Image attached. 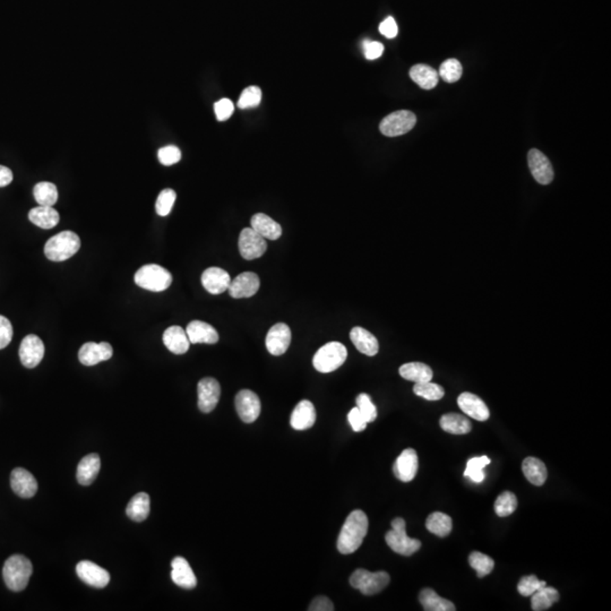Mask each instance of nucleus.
<instances>
[{"mask_svg":"<svg viewBox=\"0 0 611 611\" xmlns=\"http://www.w3.org/2000/svg\"><path fill=\"white\" fill-rule=\"evenodd\" d=\"M348 351L342 343L328 342L323 345L312 359V365L319 372H332L339 370L347 360Z\"/></svg>","mask_w":611,"mask_h":611,"instance_id":"423d86ee","label":"nucleus"},{"mask_svg":"<svg viewBox=\"0 0 611 611\" xmlns=\"http://www.w3.org/2000/svg\"><path fill=\"white\" fill-rule=\"evenodd\" d=\"M113 349L108 342H88L79 349V359L84 366H95L102 361L109 360Z\"/></svg>","mask_w":611,"mask_h":611,"instance_id":"dca6fc26","label":"nucleus"},{"mask_svg":"<svg viewBox=\"0 0 611 611\" xmlns=\"http://www.w3.org/2000/svg\"><path fill=\"white\" fill-rule=\"evenodd\" d=\"M176 191H173V189H171V188L164 189L159 194L158 198H157V203H155V211H157V213L160 216H167V215H169L171 209H173V204L176 202Z\"/></svg>","mask_w":611,"mask_h":611,"instance_id":"c03bdc74","label":"nucleus"},{"mask_svg":"<svg viewBox=\"0 0 611 611\" xmlns=\"http://www.w3.org/2000/svg\"><path fill=\"white\" fill-rule=\"evenodd\" d=\"M491 464V459L489 457H473V459H470L468 461V464H466V469L464 471V477H468V478L471 479L473 482H477V484H480V482H484V469L486 466H489Z\"/></svg>","mask_w":611,"mask_h":611,"instance_id":"58836bf2","label":"nucleus"},{"mask_svg":"<svg viewBox=\"0 0 611 611\" xmlns=\"http://www.w3.org/2000/svg\"><path fill=\"white\" fill-rule=\"evenodd\" d=\"M426 527L429 532L434 533L441 538H444L451 533L452 529H453V522L447 514H444L441 511H435L427 518Z\"/></svg>","mask_w":611,"mask_h":611,"instance_id":"c9c22d12","label":"nucleus"},{"mask_svg":"<svg viewBox=\"0 0 611 611\" xmlns=\"http://www.w3.org/2000/svg\"><path fill=\"white\" fill-rule=\"evenodd\" d=\"M417 124L415 113L408 110H399L386 116L379 124L381 134L388 137H397L408 133Z\"/></svg>","mask_w":611,"mask_h":611,"instance_id":"6e6552de","label":"nucleus"},{"mask_svg":"<svg viewBox=\"0 0 611 611\" xmlns=\"http://www.w3.org/2000/svg\"><path fill=\"white\" fill-rule=\"evenodd\" d=\"M151 500L146 493H139L128 502L126 514L130 520L135 522H142L148 518L151 511Z\"/></svg>","mask_w":611,"mask_h":611,"instance_id":"c756f323","label":"nucleus"},{"mask_svg":"<svg viewBox=\"0 0 611 611\" xmlns=\"http://www.w3.org/2000/svg\"><path fill=\"white\" fill-rule=\"evenodd\" d=\"M251 229L269 240H278L282 236V228L269 215L264 213L255 214L251 220Z\"/></svg>","mask_w":611,"mask_h":611,"instance_id":"cd10ccee","label":"nucleus"},{"mask_svg":"<svg viewBox=\"0 0 611 611\" xmlns=\"http://www.w3.org/2000/svg\"><path fill=\"white\" fill-rule=\"evenodd\" d=\"M356 402H357V408H359L361 415L365 418L367 424L376 420V418H377V408H376L375 404L372 402V399H370L368 394H359L357 399H356Z\"/></svg>","mask_w":611,"mask_h":611,"instance_id":"49530a36","label":"nucleus"},{"mask_svg":"<svg viewBox=\"0 0 611 611\" xmlns=\"http://www.w3.org/2000/svg\"><path fill=\"white\" fill-rule=\"evenodd\" d=\"M410 77L421 88L431 90L438 84L439 75L434 68L424 64H418L410 70Z\"/></svg>","mask_w":611,"mask_h":611,"instance_id":"2f4dec72","label":"nucleus"},{"mask_svg":"<svg viewBox=\"0 0 611 611\" xmlns=\"http://www.w3.org/2000/svg\"><path fill=\"white\" fill-rule=\"evenodd\" d=\"M10 486L13 491L22 498H32L38 491V482L34 475L22 468L13 470Z\"/></svg>","mask_w":611,"mask_h":611,"instance_id":"6ab92c4d","label":"nucleus"},{"mask_svg":"<svg viewBox=\"0 0 611 611\" xmlns=\"http://www.w3.org/2000/svg\"><path fill=\"white\" fill-rule=\"evenodd\" d=\"M101 468L100 457L97 454H88L83 457L77 466V482L83 486H88L97 479Z\"/></svg>","mask_w":611,"mask_h":611,"instance_id":"bb28decb","label":"nucleus"},{"mask_svg":"<svg viewBox=\"0 0 611 611\" xmlns=\"http://www.w3.org/2000/svg\"><path fill=\"white\" fill-rule=\"evenodd\" d=\"M158 158L161 164L169 167L178 164L182 159V152L175 145L164 146L159 150Z\"/></svg>","mask_w":611,"mask_h":611,"instance_id":"09e8293b","label":"nucleus"},{"mask_svg":"<svg viewBox=\"0 0 611 611\" xmlns=\"http://www.w3.org/2000/svg\"><path fill=\"white\" fill-rule=\"evenodd\" d=\"M29 220L41 229H52L55 228L61 216L52 206H38L29 212Z\"/></svg>","mask_w":611,"mask_h":611,"instance_id":"c85d7f7f","label":"nucleus"},{"mask_svg":"<svg viewBox=\"0 0 611 611\" xmlns=\"http://www.w3.org/2000/svg\"><path fill=\"white\" fill-rule=\"evenodd\" d=\"M164 343L175 354H186L191 347L186 331L180 326H170L164 331Z\"/></svg>","mask_w":611,"mask_h":611,"instance_id":"a878e982","label":"nucleus"},{"mask_svg":"<svg viewBox=\"0 0 611 611\" xmlns=\"http://www.w3.org/2000/svg\"><path fill=\"white\" fill-rule=\"evenodd\" d=\"M469 564L477 572L478 578H484V576L491 574L493 566H495V562L491 557L479 553V551L471 553L469 557Z\"/></svg>","mask_w":611,"mask_h":611,"instance_id":"ea45409f","label":"nucleus"},{"mask_svg":"<svg viewBox=\"0 0 611 611\" xmlns=\"http://www.w3.org/2000/svg\"><path fill=\"white\" fill-rule=\"evenodd\" d=\"M531 598V605H532V610L543 611L548 610L551 605L560 601V593L554 587H546L539 589L538 591L533 593Z\"/></svg>","mask_w":611,"mask_h":611,"instance_id":"e433bc0d","label":"nucleus"},{"mask_svg":"<svg viewBox=\"0 0 611 611\" xmlns=\"http://www.w3.org/2000/svg\"><path fill=\"white\" fill-rule=\"evenodd\" d=\"M367 532L368 518L363 511L356 509L349 514L343 524L338 538V550L343 555L354 554L363 545Z\"/></svg>","mask_w":611,"mask_h":611,"instance_id":"f257e3e1","label":"nucleus"},{"mask_svg":"<svg viewBox=\"0 0 611 611\" xmlns=\"http://www.w3.org/2000/svg\"><path fill=\"white\" fill-rule=\"evenodd\" d=\"M525 478L534 486H542L547 480V468L545 463L537 457H527L522 464Z\"/></svg>","mask_w":611,"mask_h":611,"instance_id":"473e14b6","label":"nucleus"},{"mask_svg":"<svg viewBox=\"0 0 611 611\" xmlns=\"http://www.w3.org/2000/svg\"><path fill=\"white\" fill-rule=\"evenodd\" d=\"M267 349L273 356L285 354L291 343V330L285 323L271 327L267 335Z\"/></svg>","mask_w":611,"mask_h":611,"instance_id":"f3484780","label":"nucleus"},{"mask_svg":"<svg viewBox=\"0 0 611 611\" xmlns=\"http://www.w3.org/2000/svg\"><path fill=\"white\" fill-rule=\"evenodd\" d=\"M13 339V326L10 319L0 315V350L6 348Z\"/></svg>","mask_w":611,"mask_h":611,"instance_id":"603ef678","label":"nucleus"},{"mask_svg":"<svg viewBox=\"0 0 611 611\" xmlns=\"http://www.w3.org/2000/svg\"><path fill=\"white\" fill-rule=\"evenodd\" d=\"M363 54L368 61H375L384 52V46L377 41L365 40L363 43Z\"/></svg>","mask_w":611,"mask_h":611,"instance_id":"3c124183","label":"nucleus"},{"mask_svg":"<svg viewBox=\"0 0 611 611\" xmlns=\"http://www.w3.org/2000/svg\"><path fill=\"white\" fill-rule=\"evenodd\" d=\"M390 575L386 572L372 573L367 569H358L350 578V584L365 596H372L384 590L390 584Z\"/></svg>","mask_w":611,"mask_h":611,"instance_id":"0eeeda50","label":"nucleus"},{"mask_svg":"<svg viewBox=\"0 0 611 611\" xmlns=\"http://www.w3.org/2000/svg\"><path fill=\"white\" fill-rule=\"evenodd\" d=\"M413 392L418 397L428 399V401H438V399H443L445 395L444 388L439 385L434 384L431 381L417 383L413 388Z\"/></svg>","mask_w":611,"mask_h":611,"instance_id":"79ce46f5","label":"nucleus"},{"mask_svg":"<svg viewBox=\"0 0 611 611\" xmlns=\"http://www.w3.org/2000/svg\"><path fill=\"white\" fill-rule=\"evenodd\" d=\"M309 611H332L334 610L333 602L327 596H319L312 600L309 605Z\"/></svg>","mask_w":611,"mask_h":611,"instance_id":"6e6d98bb","label":"nucleus"},{"mask_svg":"<svg viewBox=\"0 0 611 611\" xmlns=\"http://www.w3.org/2000/svg\"><path fill=\"white\" fill-rule=\"evenodd\" d=\"M13 173L10 168L0 166V187H6L13 182Z\"/></svg>","mask_w":611,"mask_h":611,"instance_id":"4d7b16f0","label":"nucleus"},{"mask_svg":"<svg viewBox=\"0 0 611 611\" xmlns=\"http://www.w3.org/2000/svg\"><path fill=\"white\" fill-rule=\"evenodd\" d=\"M33 195L39 205L54 206L57 203V187L52 182H39V184L34 186Z\"/></svg>","mask_w":611,"mask_h":611,"instance_id":"4c0bfd02","label":"nucleus"},{"mask_svg":"<svg viewBox=\"0 0 611 611\" xmlns=\"http://www.w3.org/2000/svg\"><path fill=\"white\" fill-rule=\"evenodd\" d=\"M350 339L358 351H360L361 354L370 357L379 354V340L376 339V336L372 335L370 331L365 330L360 326L354 327L350 332Z\"/></svg>","mask_w":611,"mask_h":611,"instance_id":"393cba45","label":"nucleus"},{"mask_svg":"<svg viewBox=\"0 0 611 611\" xmlns=\"http://www.w3.org/2000/svg\"><path fill=\"white\" fill-rule=\"evenodd\" d=\"M348 420L349 424H351L352 429L356 433H360L366 429L367 421L365 420V418L363 417L357 406L349 412Z\"/></svg>","mask_w":611,"mask_h":611,"instance_id":"864d4df0","label":"nucleus"},{"mask_svg":"<svg viewBox=\"0 0 611 611\" xmlns=\"http://www.w3.org/2000/svg\"><path fill=\"white\" fill-rule=\"evenodd\" d=\"M419 601L426 611H454L457 609L453 602L439 596L433 589L421 591Z\"/></svg>","mask_w":611,"mask_h":611,"instance_id":"f704fd0d","label":"nucleus"},{"mask_svg":"<svg viewBox=\"0 0 611 611\" xmlns=\"http://www.w3.org/2000/svg\"><path fill=\"white\" fill-rule=\"evenodd\" d=\"M260 101H262L260 88L257 86H248L242 91L239 101H238V106L240 109H249V108L258 106Z\"/></svg>","mask_w":611,"mask_h":611,"instance_id":"a18cd8bd","label":"nucleus"},{"mask_svg":"<svg viewBox=\"0 0 611 611\" xmlns=\"http://www.w3.org/2000/svg\"><path fill=\"white\" fill-rule=\"evenodd\" d=\"M316 422L315 406L308 399H303L296 404L291 415V427L296 430L312 428Z\"/></svg>","mask_w":611,"mask_h":611,"instance_id":"5701e85b","label":"nucleus"},{"mask_svg":"<svg viewBox=\"0 0 611 611\" xmlns=\"http://www.w3.org/2000/svg\"><path fill=\"white\" fill-rule=\"evenodd\" d=\"M457 404L466 415L475 420L486 421L491 417V412L486 403L475 394L468 392L461 394L457 399Z\"/></svg>","mask_w":611,"mask_h":611,"instance_id":"412c9836","label":"nucleus"},{"mask_svg":"<svg viewBox=\"0 0 611 611\" xmlns=\"http://www.w3.org/2000/svg\"><path fill=\"white\" fill-rule=\"evenodd\" d=\"M260 280L256 273L244 272L231 280L228 291L235 299H241L255 296L260 290Z\"/></svg>","mask_w":611,"mask_h":611,"instance_id":"4468645a","label":"nucleus"},{"mask_svg":"<svg viewBox=\"0 0 611 611\" xmlns=\"http://www.w3.org/2000/svg\"><path fill=\"white\" fill-rule=\"evenodd\" d=\"M546 585L547 583L545 581H540L536 575H529V576L521 578V581L518 582V591L521 596H531L533 593Z\"/></svg>","mask_w":611,"mask_h":611,"instance_id":"de8ad7c7","label":"nucleus"},{"mask_svg":"<svg viewBox=\"0 0 611 611\" xmlns=\"http://www.w3.org/2000/svg\"><path fill=\"white\" fill-rule=\"evenodd\" d=\"M267 249V240L254 229L246 228L240 232L239 251L242 258L247 260H256L262 257Z\"/></svg>","mask_w":611,"mask_h":611,"instance_id":"1a4fd4ad","label":"nucleus"},{"mask_svg":"<svg viewBox=\"0 0 611 611\" xmlns=\"http://www.w3.org/2000/svg\"><path fill=\"white\" fill-rule=\"evenodd\" d=\"M442 429L453 435H466L473 430V424L468 418L457 413H447L439 421Z\"/></svg>","mask_w":611,"mask_h":611,"instance_id":"7c9ffc66","label":"nucleus"},{"mask_svg":"<svg viewBox=\"0 0 611 611\" xmlns=\"http://www.w3.org/2000/svg\"><path fill=\"white\" fill-rule=\"evenodd\" d=\"M530 171L533 178L541 185H549L554 180V170L550 161L537 148L530 150L527 154Z\"/></svg>","mask_w":611,"mask_h":611,"instance_id":"ddd939ff","label":"nucleus"},{"mask_svg":"<svg viewBox=\"0 0 611 611\" xmlns=\"http://www.w3.org/2000/svg\"><path fill=\"white\" fill-rule=\"evenodd\" d=\"M76 573L84 583L97 589L106 587L110 582L109 573L90 560L79 562L76 566Z\"/></svg>","mask_w":611,"mask_h":611,"instance_id":"2eb2a0df","label":"nucleus"},{"mask_svg":"<svg viewBox=\"0 0 611 611\" xmlns=\"http://www.w3.org/2000/svg\"><path fill=\"white\" fill-rule=\"evenodd\" d=\"M379 32L385 38H388V39H394V38L397 37L399 29H397L395 19L390 16V17L381 22V25H379Z\"/></svg>","mask_w":611,"mask_h":611,"instance_id":"5fc2aeb1","label":"nucleus"},{"mask_svg":"<svg viewBox=\"0 0 611 611\" xmlns=\"http://www.w3.org/2000/svg\"><path fill=\"white\" fill-rule=\"evenodd\" d=\"M406 521L401 518L392 521V530L385 536L388 547L402 556H411L421 547L420 540L408 538L406 531Z\"/></svg>","mask_w":611,"mask_h":611,"instance_id":"39448f33","label":"nucleus"},{"mask_svg":"<svg viewBox=\"0 0 611 611\" xmlns=\"http://www.w3.org/2000/svg\"><path fill=\"white\" fill-rule=\"evenodd\" d=\"M231 278L229 273L220 267H209L202 274V285L211 294H221L228 290Z\"/></svg>","mask_w":611,"mask_h":611,"instance_id":"aec40b11","label":"nucleus"},{"mask_svg":"<svg viewBox=\"0 0 611 611\" xmlns=\"http://www.w3.org/2000/svg\"><path fill=\"white\" fill-rule=\"evenodd\" d=\"M235 404H236L237 413L246 424H251L260 417L262 410L260 399L257 394L254 393L253 390H240L236 395Z\"/></svg>","mask_w":611,"mask_h":611,"instance_id":"9d476101","label":"nucleus"},{"mask_svg":"<svg viewBox=\"0 0 611 611\" xmlns=\"http://www.w3.org/2000/svg\"><path fill=\"white\" fill-rule=\"evenodd\" d=\"M419 462H418L417 452L412 448H406L399 454L395 463H394V475L399 480L403 482H410L417 475Z\"/></svg>","mask_w":611,"mask_h":611,"instance_id":"a211bd4d","label":"nucleus"},{"mask_svg":"<svg viewBox=\"0 0 611 611\" xmlns=\"http://www.w3.org/2000/svg\"><path fill=\"white\" fill-rule=\"evenodd\" d=\"M33 566L26 557L14 555L3 565V576L7 587L14 592H19L28 587Z\"/></svg>","mask_w":611,"mask_h":611,"instance_id":"f03ea898","label":"nucleus"},{"mask_svg":"<svg viewBox=\"0 0 611 611\" xmlns=\"http://www.w3.org/2000/svg\"><path fill=\"white\" fill-rule=\"evenodd\" d=\"M198 393V408L204 413L212 412L218 406L221 397V386L219 381L211 377L200 379L197 386Z\"/></svg>","mask_w":611,"mask_h":611,"instance_id":"9b49d317","label":"nucleus"},{"mask_svg":"<svg viewBox=\"0 0 611 611\" xmlns=\"http://www.w3.org/2000/svg\"><path fill=\"white\" fill-rule=\"evenodd\" d=\"M399 375L406 381L417 383H424L433 379V370L426 363H408L399 368Z\"/></svg>","mask_w":611,"mask_h":611,"instance_id":"72a5a7b5","label":"nucleus"},{"mask_svg":"<svg viewBox=\"0 0 611 611\" xmlns=\"http://www.w3.org/2000/svg\"><path fill=\"white\" fill-rule=\"evenodd\" d=\"M81 248V239L73 231H63L51 237L45 246V254L52 262H64L73 257Z\"/></svg>","mask_w":611,"mask_h":611,"instance_id":"7ed1b4c3","label":"nucleus"},{"mask_svg":"<svg viewBox=\"0 0 611 611\" xmlns=\"http://www.w3.org/2000/svg\"><path fill=\"white\" fill-rule=\"evenodd\" d=\"M462 73H463V68H462L460 61L452 58L441 65L438 75L446 83H455L461 79Z\"/></svg>","mask_w":611,"mask_h":611,"instance_id":"37998d69","label":"nucleus"},{"mask_svg":"<svg viewBox=\"0 0 611 611\" xmlns=\"http://www.w3.org/2000/svg\"><path fill=\"white\" fill-rule=\"evenodd\" d=\"M45 356V344L39 336L29 334L19 345V359L26 368H35Z\"/></svg>","mask_w":611,"mask_h":611,"instance_id":"f8f14e48","label":"nucleus"},{"mask_svg":"<svg viewBox=\"0 0 611 611\" xmlns=\"http://www.w3.org/2000/svg\"><path fill=\"white\" fill-rule=\"evenodd\" d=\"M188 339L191 343H206V344H215L219 341V333L212 325L207 324L205 322L193 321L188 324L186 328Z\"/></svg>","mask_w":611,"mask_h":611,"instance_id":"b1692460","label":"nucleus"},{"mask_svg":"<svg viewBox=\"0 0 611 611\" xmlns=\"http://www.w3.org/2000/svg\"><path fill=\"white\" fill-rule=\"evenodd\" d=\"M134 280L142 289L153 292H162L167 290L173 283V276L168 269L160 265L148 264L137 271Z\"/></svg>","mask_w":611,"mask_h":611,"instance_id":"20e7f679","label":"nucleus"},{"mask_svg":"<svg viewBox=\"0 0 611 611\" xmlns=\"http://www.w3.org/2000/svg\"><path fill=\"white\" fill-rule=\"evenodd\" d=\"M215 116L219 121H225L230 118L235 111L232 101L229 99H221L214 104Z\"/></svg>","mask_w":611,"mask_h":611,"instance_id":"8fccbe9b","label":"nucleus"},{"mask_svg":"<svg viewBox=\"0 0 611 611\" xmlns=\"http://www.w3.org/2000/svg\"><path fill=\"white\" fill-rule=\"evenodd\" d=\"M171 567H173L171 578H173V583L177 584L182 589H187V590H191L196 587V576L185 558L176 557L171 563Z\"/></svg>","mask_w":611,"mask_h":611,"instance_id":"4be33fe9","label":"nucleus"},{"mask_svg":"<svg viewBox=\"0 0 611 611\" xmlns=\"http://www.w3.org/2000/svg\"><path fill=\"white\" fill-rule=\"evenodd\" d=\"M518 509V498L511 491H504L497 497L495 502V511L500 518H506L513 514Z\"/></svg>","mask_w":611,"mask_h":611,"instance_id":"a19ab883","label":"nucleus"}]
</instances>
